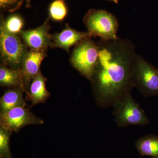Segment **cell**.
I'll return each instance as SVG.
<instances>
[{
	"mask_svg": "<svg viewBox=\"0 0 158 158\" xmlns=\"http://www.w3.org/2000/svg\"><path fill=\"white\" fill-rule=\"evenodd\" d=\"M91 37L88 32H79L66 25L61 32L51 35L52 48H59L69 52L70 48L83 40Z\"/></svg>",
	"mask_w": 158,
	"mask_h": 158,
	"instance_id": "10",
	"label": "cell"
},
{
	"mask_svg": "<svg viewBox=\"0 0 158 158\" xmlns=\"http://www.w3.org/2000/svg\"><path fill=\"white\" fill-rule=\"evenodd\" d=\"M24 0H0V8L3 11L14 12L21 7Z\"/></svg>",
	"mask_w": 158,
	"mask_h": 158,
	"instance_id": "18",
	"label": "cell"
},
{
	"mask_svg": "<svg viewBox=\"0 0 158 158\" xmlns=\"http://www.w3.org/2000/svg\"><path fill=\"white\" fill-rule=\"evenodd\" d=\"M50 16L54 20L61 21L67 14V9L63 0H56L51 3L49 7Z\"/></svg>",
	"mask_w": 158,
	"mask_h": 158,
	"instance_id": "15",
	"label": "cell"
},
{
	"mask_svg": "<svg viewBox=\"0 0 158 158\" xmlns=\"http://www.w3.org/2000/svg\"><path fill=\"white\" fill-rule=\"evenodd\" d=\"M113 114L119 127L130 125L144 126L149 120L143 109L133 98L131 93L118 99L113 103Z\"/></svg>",
	"mask_w": 158,
	"mask_h": 158,
	"instance_id": "3",
	"label": "cell"
},
{
	"mask_svg": "<svg viewBox=\"0 0 158 158\" xmlns=\"http://www.w3.org/2000/svg\"><path fill=\"white\" fill-rule=\"evenodd\" d=\"M83 21L91 37H99L104 41L118 38V21L108 11L90 9L85 15Z\"/></svg>",
	"mask_w": 158,
	"mask_h": 158,
	"instance_id": "2",
	"label": "cell"
},
{
	"mask_svg": "<svg viewBox=\"0 0 158 158\" xmlns=\"http://www.w3.org/2000/svg\"><path fill=\"white\" fill-rule=\"evenodd\" d=\"M46 56L45 50H31L27 53L19 69L23 80L26 92L28 90L32 80L40 71L41 62Z\"/></svg>",
	"mask_w": 158,
	"mask_h": 158,
	"instance_id": "9",
	"label": "cell"
},
{
	"mask_svg": "<svg viewBox=\"0 0 158 158\" xmlns=\"http://www.w3.org/2000/svg\"><path fill=\"white\" fill-rule=\"evenodd\" d=\"M0 85L2 87L22 88L26 91L20 69L11 68L3 64L0 66Z\"/></svg>",
	"mask_w": 158,
	"mask_h": 158,
	"instance_id": "13",
	"label": "cell"
},
{
	"mask_svg": "<svg viewBox=\"0 0 158 158\" xmlns=\"http://www.w3.org/2000/svg\"><path fill=\"white\" fill-rule=\"evenodd\" d=\"M46 79L40 72L32 80L27 94L26 100L31 102V106L44 102L51 94L46 88Z\"/></svg>",
	"mask_w": 158,
	"mask_h": 158,
	"instance_id": "11",
	"label": "cell"
},
{
	"mask_svg": "<svg viewBox=\"0 0 158 158\" xmlns=\"http://www.w3.org/2000/svg\"><path fill=\"white\" fill-rule=\"evenodd\" d=\"M26 3V7L27 8H29L30 6V4H31V0H25Z\"/></svg>",
	"mask_w": 158,
	"mask_h": 158,
	"instance_id": "19",
	"label": "cell"
},
{
	"mask_svg": "<svg viewBox=\"0 0 158 158\" xmlns=\"http://www.w3.org/2000/svg\"><path fill=\"white\" fill-rule=\"evenodd\" d=\"M44 121L25 107H19L0 113L1 127L11 133L17 132L30 125L43 124Z\"/></svg>",
	"mask_w": 158,
	"mask_h": 158,
	"instance_id": "7",
	"label": "cell"
},
{
	"mask_svg": "<svg viewBox=\"0 0 158 158\" xmlns=\"http://www.w3.org/2000/svg\"><path fill=\"white\" fill-rule=\"evenodd\" d=\"M98 45V63L90 81L97 105L112 106L118 99L131 93L134 88L133 72L137 54L130 40L118 38Z\"/></svg>",
	"mask_w": 158,
	"mask_h": 158,
	"instance_id": "1",
	"label": "cell"
},
{
	"mask_svg": "<svg viewBox=\"0 0 158 158\" xmlns=\"http://www.w3.org/2000/svg\"><path fill=\"white\" fill-rule=\"evenodd\" d=\"M49 18L42 25L32 30L22 31L19 33L24 43L31 50H47L52 47Z\"/></svg>",
	"mask_w": 158,
	"mask_h": 158,
	"instance_id": "8",
	"label": "cell"
},
{
	"mask_svg": "<svg viewBox=\"0 0 158 158\" xmlns=\"http://www.w3.org/2000/svg\"><path fill=\"white\" fill-rule=\"evenodd\" d=\"M26 46L17 34L8 32L1 23L0 50L3 64L11 68L19 69L28 52Z\"/></svg>",
	"mask_w": 158,
	"mask_h": 158,
	"instance_id": "5",
	"label": "cell"
},
{
	"mask_svg": "<svg viewBox=\"0 0 158 158\" xmlns=\"http://www.w3.org/2000/svg\"><path fill=\"white\" fill-rule=\"evenodd\" d=\"M98 45L91 40V37H88L76 46L70 62L82 76L90 81L98 63Z\"/></svg>",
	"mask_w": 158,
	"mask_h": 158,
	"instance_id": "4",
	"label": "cell"
},
{
	"mask_svg": "<svg viewBox=\"0 0 158 158\" xmlns=\"http://www.w3.org/2000/svg\"><path fill=\"white\" fill-rule=\"evenodd\" d=\"M24 89L21 88H10L6 90L0 98L1 113H5L11 109L25 107L26 99L23 97Z\"/></svg>",
	"mask_w": 158,
	"mask_h": 158,
	"instance_id": "12",
	"label": "cell"
},
{
	"mask_svg": "<svg viewBox=\"0 0 158 158\" xmlns=\"http://www.w3.org/2000/svg\"><path fill=\"white\" fill-rule=\"evenodd\" d=\"M135 146L140 155L158 158V136L149 135L142 137L136 141Z\"/></svg>",
	"mask_w": 158,
	"mask_h": 158,
	"instance_id": "14",
	"label": "cell"
},
{
	"mask_svg": "<svg viewBox=\"0 0 158 158\" xmlns=\"http://www.w3.org/2000/svg\"><path fill=\"white\" fill-rule=\"evenodd\" d=\"M134 87L144 97L158 95V69L137 54L133 72Z\"/></svg>",
	"mask_w": 158,
	"mask_h": 158,
	"instance_id": "6",
	"label": "cell"
},
{
	"mask_svg": "<svg viewBox=\"0 0 158 158\" xmlns=\"http://www.w3.org/2000/svg\"><path fill=\"white\" fill-rule=\"evenodd\" d=\"M6 31L11 34H17L21 32L23 26V21L20 16L17 15H13L9 16L6 21L1 20Z\"/></svg>",
	"mask_w": 158,
	"mask_h": 158,
	"instance_id": "16",
	"label": "cell"
},
{
	"mask_svg": "<svg viewBox=\"0 0 158 158\" xmlns=\"http://www.w3.org/2000/svg\"><path fill=\"white\" fill-rule=\"evenodd\" d=\"M11 133L2 127H0V158H13L9 147Z\"/></svg>",
	"mask_w": 158,
	"mask_h": 158,
	"instance_id": "17",
	"label": "cell"
},
{
	"mask_svg": "<svg viewBox=\"0 0 158 158\" xmlns=\"http://www.w3.org/2000/svg\"><path fill=\"white\" fill-rule=\"evenodd\" d=\"M112 1H113V2H115L117 4V3H118V0H112Z\"/></svg>",
	"mask_w": 158,
	"mask_h": 158,
	"instance_id": "20",
	"label": "cell"
}]
</instances>
